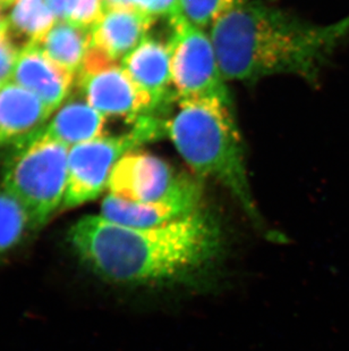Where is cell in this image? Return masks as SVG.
I'll return each mask as SVG.
<instances>
[{"mask_svg":"<svg viewBox=\"0 0 349 351\" xmlns=\"http://www.w3.org/2000/svg\"><path fill=\"white\" fill-rule=\"evenodd\" d=\"M10 81L34 93L53 113L75 86V77L53 63L36 45L21 50Z\"/></svg>","mask_w":349,"mask_h":351,"instance_id":"cell-11","label":"cell"},{"mask_svg":"<svg viewBox=\"0 0 349 351\" xmlns=\"http://www.w3.org/2000/svg\"><path fill=\"white\" fill-rule=\"evenodd\" d=\"M209 34L227 82L294 75L315 84L349 39V15L315 24L262 0H247L218 20Z\"/></svg>","mask_w":349,"mask_h":351,"instance_id":"cell-1","label":"cell"},{"mask_svg":"<svg viewBox=\"0 0 349 351\" xmlns=\"http://www.w3.org/2000/svg\"><path fill=\"white\" fill-rule=\"evenodd\" d=\"M34 230L23 206L0 186V254L16 247Z\"/></svg>","mask_w":349,"mask_h":351,"instance_id":"cell-17","label":"cell"},{"mask_svg":"<svg viewBox=\"0 0 349 351\" xmlns=\"http://www.w3.org/2000/svg\"><path fill=\"white\" fill-rule=\"evenodd\" d=\"M3 20L20 50L36 45L56 23L55 14L43 0H16Z\"/></svg>","mask_w":349,"mask_h":351,"instance_id":"cell-16","label":"cell"},{"mask_svg":"<svg viewBox=\"0 0 349 351\" xmlns=\"http://www.w3.org/2000/svg\"><path fill=\"white\" fill-rule=\"evenodd\" d=\"M20 53L7 31L6 24L0 21V86L12 79Z\"/></svg>","mask_w":349,"mask_h":351,"instance_id":"cell-20","label":"cell"},{"mask_svg":"<svg viewBox=\"0 0 349 351\" xmlns=\"http://www.w3.org/2000/svg\"><path fill=\"white\" fill-rule=\"evenodd\" d=\"M68 240L79 261L105 281L148 285L176 281L200 272L218 255L220 232L196 213L166 226L136 229L103 216H84Z\"/></svg>","mask_w":349,"mask_h":351,"instance_id":"cell-2","label":"cell"},{"mask_svg":"<svg viewBox=\"0 0 349 351\" xmlns=\"http://www.w3.org/2000/svg\"><path fill=\"white\" fill-rule=\"evenodd\" d=\"M16 0H0V6L5 8L7 6H12Z\"/></svg>","mask_w":349,"mask_h":351,"instance_id":"cell-23","label":"cell"},{"mask_svg":"<svg viewBox=\"0 0 349 351\" xmlns=\"http://www.w3.org/2000/svg\"><path fill=\"white\" fill-rule=\"evenodd\" d=\"M41 130L8 147L3 169V188L23 206L34 229L63 208L68 183L67 146L42 136Z\"/></svg>","mask_w":349,"mask_h":351,"instance_id":"cell-4","label":"cell"},{"mask_svg":"<svg viewBox=\"0 0 349 351\" xmlns=\"http://www.w3.org/2000/svg\"><path fill=\"white\" fill-rule=\"evenodd\" d=\"M1 10H3V7L0 6V21L3 20V19H1Z\"/></svg>","mask_w":349,"mask_h":351,"instance_id":"cell-24","label":"cell"},{"mask_svg":"<svg viewBox=\"0 0 349 351\" xmlns=\"http://www.w3.org/2000/svg\"><path fill=\"white\" fill-rule=\"evenodd\" d=\"M51 115L34 93L13 81L5 83L0 86V149L39 132Z\"/></svg>","mask_w":349,"mask_h":351,"instance_id":"cell-12","label":"cell"},{"mask_svg":"<svg viewBox=\"0 0 349 351\" xmlns=\"http://www.w3.org/2000/svg\"><path fill=\"white\" fill-rule=\"evenodd\" d=\"M247 0H179V13L196 27H212L231 10Z\"/></svg>","mask_w":349,"mask_h":351,"instance_id":"cell-19","label":"cell"},{"mask_svg":"<svg viewBox=\"0 0 349 351\" xmlns=\"http://www.w3.org/2000/svg\"><path fill=\"white\" fill-rule=\"evenodd\" d=\"M105 10L134 8L132 0H103Z\"/></svg>","mask_w":349,"mask_h":351,"instance_id":"cell-22","label":"cell"},{"mask_svg":"<svg viewBox=\"0 0 349 351\" xmlns=\"http://www.w3.org/2000/svg\"></svg>","mask_w":349,"mask_h":351,"instance_id":"cell-25","label":"cell"},{"mask_svg":"<svg viewBox=\"0 0 349 351\" xmlns=\"http://www.w3.org/2000/svg\"><path fill=\"white\" fill-rule=\"evenodd\" d=\"M201 198V183L192 179L177 193L157 202H133L107 195L100 215L127 228H157L194 215L198 213Z\"/></svg>","mask_w":349,"mask_h":351,"instance_id":"cell-9","label":"cell"},{"mask_svg":"<svg viewBox=\"0 0 349 351\" xmlns=\"http://www.w3.org/2000/svg\"><path fill=\"white\" fill-rule=\"evenodd\" d=\"M172 86L177 101L231 107V98L210 34L181 13L168 20Z\"/></svg>","mask_w":349,"mask_h":351,"instance_id":"cell-6","label":"cell"},{"mask_svg":"<svg viewBox=\"0 0 349 351\" xmlns=\"http://www.w3.org/2000/svg\"><path fill=\"white\" fill-rule=\"evenodd\" d=\"M75 93L105 119H125L132 125L144 117H157L120 63L90 47L75 77Z\"/></svg>","mask_w":349,"mask_h":351,"instance_id":"cell-7","label":"cell"},{"mask_svg":"<svg viewBox=\"0 0 349 351\" xmlns=\"http://www.w3.org/2000/svg\"><path fill=\"white\" fill-rule=\"evenodd\" d=\"M120 64L148 101L152 113L160 117L169 101L176 99L168 43L146 37Z\"/></svg>","mask_w":349,"mask_h":351,"instance_id":"cell-10","label":"cell"},{"mask_svg":"<svg viewBox=\"0 0 349 351\" xmlns=\"http://www.w3.org/2000/svg\"><path fill=\"white\" fill-rule=\"evenodd\" d=\"M36 46L76 77L91 47V29L58 20Z\"/></svg>","mask_w":349,"mask_h":351,"instance_id":"cell-15","label":"cell"},{"mask_svg":"<svg viewBox=\"0 0 349 351\" xmlns=\"http://www.w3.org/2000/svg\"><path fill=\"white\" fill-rule=\"evenodd\" d=\"M133 6L153 20L164 17L169 20L179 13V0H132Z\"/></svg>","mask_w":349,"mask_h":351,"instance_id":"cell-21","label":"cell"},{"mask_svg":"<svg viewBox=\"0 0 349 351\" xmlns=\"http://www.w3.org/2000/svg\"><path fill=\"white\" fill-rule=\"evenodd\" d=\"M155 21L135 8L105 10L91 29V47L108 60L122 63L148 37Z\"/></svg>","mask_w":349,"mask_h":351,"instance_id":"cell-13","label":"cell"},{"mask_svg":"<svg viewBox=\"0 0 349 351\" xmlns=\"http://www.w3.org/2000/svg\"><path fill=\"white\" fill-rule=\"evenodd\" d=\"M165 119L144 117L117 136H105L73 146L68 153V183L63 208L98 198L108 188L112 169L124 155L165 134Z\"/></svg>","mask_w":349,"mask_h":351,"instance_id":"cell-5","label":"cell"},{"mask_svg":"<svg viewBox=\"0 0 349 351\" xmlns=\"http://www.w3.org/2000/svg\"><path fill=\"white\" fill-rule=\"evenodd\" d=\"M193 178L177 174L168 162L133 150L119 159L109 179V195L127 202H157L177 193Z\"/></svg>","mask_w":349,"mask_h":351,"instance_id":"cell-8","label":"cell"},{"mask_svg":"<svg viewBox=\"0 0 349 351\" xmlns=\"http://www.w3.org/2000/svg\"><path fill=\"white\" fill-rule=\"evenodd\" d=\"M165 134L195 176L216 180L226 186L247 215L260 222L231 107L208 101H178L176 113L165 119Z\"/></svg>","mask_w":349,"mask_h":351,"instance_id":"cell-3","label":"cell"},{"mask_svg":"<svg viewBox=\"0 0 349 351\" xmlns=\"http://www.w3.org/2000/svg\"><path fill=\"white\" fill-rule=\"evenodd\" d=\"M105 124L103 114L74 91L41 130V134L65 146H75L105 136Z\"/></svg>","mask_w":349,"mask_h":351,"instance_id":"cell-14","label":"cell"},{"mask_svg":"<svg viewBox=\"0 0 349 351\" xmlns=\"http://www.w3.org/2000/svg\"><path fill=\"white\" fill-rule=\"evenodd\" d=\"M58 20L92 29L105 13L103 0H46Z\"/></svg>","mask_w":349,"mask_h":351,"instance_id":"cell-18","label":"cell"}]
</instances>
